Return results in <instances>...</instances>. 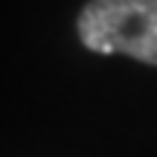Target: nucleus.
Wrapping results in <instances>:
<instances>
[{"label": "nucleus", "mask_w": 157, "mask_h": 157, "mask_svg": "<svg viewBox=\"0 0 157 157\" xmlns=\"http://www.w3.org/2000/svg\"><path fill=\"white\" fill-rule=\"evenodd\" d=\"M78 38L99 56H131L157 67V0H90L78 15Z\"/></svg>", "instance_id": "obj_1"}]
</instances>
